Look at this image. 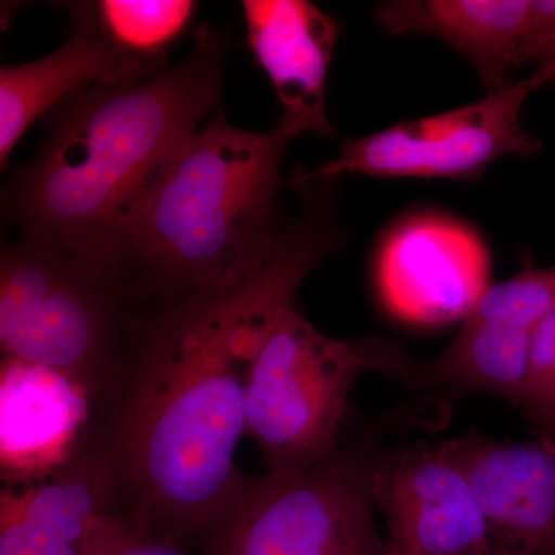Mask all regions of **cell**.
<instances>
[{"mask_svg": "<svg viewBox=\"0 0 555 555\" xmlns=\"http://www.w3.org/2000/svg\"><path fill=\"white\" fill-rule=\"evenodd\" d=\"M371 488L390 555H491L488 521L449 440L378 454Z\"/></svg>", "mask_w": 555, "mask_h": 555, "instance_id": "ba28073f", "label": "cell"}, {"mask_svg": "<svg viewBox=\"0 0 555 555\" xmlns=\"http://www.w3.org/2000/svg\"><path fill=\"white\" fill-rule=\"evenodd\" d=\"M331 244L328 229L305 218L250 276L137 317L102 454L113 489L130 496L131 520L184 535L221 516L246 478L235 455L251 361Z\"/></svg>", "mask_w": 555, "mask_h": 555, "instance_id": "6da1fadb", "label": "cell"}, {"mask_svg": "<svg viewBox=\"0 0 555 555\" xmlns=\"http://www.w3.org/2000/svg\"><path fill=\"white\" fill-rule=\"evenodd\" d=\"M69 24L72 31L64 46L49 56L0 69L2 170L31 124L68 98L96 83L130 82L150 76L109 46L79 2L69 3Z\"/></svg>", "mask_w": 555, "mask_h": 555, "instance_id": "5bb4252c", "label": "cell"}, {"mask_svg": "<svg viewBox=\"0 0 555 555\" xmlns=\"http://www.w3.org/2000/svg\"><path fill=\"white\" fill-rule=\"evenodd\" d=\"M555 360V298L545 317L540 321L532 334L531 346V378H529V398L534 396L537 389L545 382L547 372ZM525 404V406H526Z\"/></svg>", "mask_w": 555, "mask_h": 555, "instance_id": "44dd1931", "label": "cell"}, {"mask_svg": "<svg viewBox=\"0 0 555 555\" xmlns=\"http://www.w3.org/2000/svg\"><path fill=\"white\" fill-rule=\"evenodd\" d=\"M374 459L337 451L302 473L244 478L204 532L206 555H390L375 524Z\"/></svg>", "mask_w": 555, "mask_h": 555, "instance_id": "8992f818", "label": "cell"}, {"mask_svg": "<svg viewBox=\"0 0 555 555\" xmlns=\"http://www.w3.org/2000/svg\"><path fill=\"white\" fill-rule=\"evenodd\" d=\"M555 47V0H531L528 30L524 46V64H539Z\"/></svg>", "mask_w": 555, "mask_h": 555, "instance_id": "ffe728a7", "label": "cell"}, {"mask_svg": "<svg viewBox=\"0 0 555 555\" xmlns=\"http://www.w3.org/2000/svg\"><path fill=\"white\" fill-rule=\"evenodd\" d=\"M229 50L228 30L201 25L177 64L130 82L96 83L51 109L38 155L3 190V214L22 238L90 250L217 107Z\"/></svg>", "mask_w": 555, "mask_h": 555, "instance_id": "3957f363", "label": "cell"}, {"mask_svg": "<svg viewBox=\"0 0 555 555\" xmlns=\"http://www.w3.org/2000/svg\"><path fill=\"white\" fill-rule=\"evenodd\" d=\"M534 76L543 83L555 80V47L539 62V68H537Z\"/></svg>", "mask_w": 555, "mask_h": 555, "instance_id": "7402d4cb", "label": "cell"}, {"mask_svg": "<svg viewBox=\"0 0 555 555\" xmlns=\"http://www.w3.org/2000/svg\"><path fill=\"white\" fill-rule=\"evenodd\" d=\"M247 43L283 107L278 126L335 137L326 86L338 25L308 0H244Z\"/></svg>", "mask_w": 555, "mask_h": 555, "instance_id": "8fae6325", "label": "cell"}, {"mask_svg": "<svg viewBox=\"0 0 555 555\" xmlns=\"http://www.w3.org/2000/svg\"><path fill=\"white\" fill-rule=\"evenodd\" d=\"M369 371L366 339L326 337L295 305L278 317L247 378L246 436L269 473H302L335 455L350 389Z\"/></svg>", "mask_w": 555, "mask_h": 555, "instance_id": "5b68a950", "label": "cell"}, {"mask_svg": "<svg viewBox=\"0 0 555 555\" xmlns=\"http://www.w3.org/2000/svg\"><path fill=\"white\" fill-rule=\"evenodd\" d=\"M87 555H185L173 543L130 518L104 514L98 521Z\"/></svg>", "mask_w": 555, "mask_h": 555, "instance_id": "d6986e66", "label": "cell"}, {"mask_svg": "<svg viewBox=\"0 0 555 555\" xmlns=\"http://www.w3.org/2000/svg\"><path fill=\"white\" fill-rule=\"evenodd\" d=\"M542 86V80L532 75L486 94L476 104L404 120L378 133L347 141L337 158L318 169L299 171L295 181L308 185L352 173L463 179L476 177L502 156L534 155L542 144L521 127V109Z\"/></svg>", "mask_w": 555, "mask_h": 555, "instance_id": "52a82bcc", "label": "cell"}, {"mask_svg": "<svg viewBox=\"0 0 555 555\" xmlns=\"http://www.w3.org/2000/svg\"><path fill=\"white\" fill-rule=\"evenodd\" d=\"M115 495L102 455L72 460L0 494V555H87Z\"/></svg>", "mask_w": 555, "mask_h": 555, "instance_id": "4fadbf2b", "label": "cell"}, {"mask_svg": "<svg viewBox=\"0 0 555 555\" xmlns=\"http://www.w3.org/2000/svg\"><path fill=\"white\" fill-rule=\"evenodd\" d=\"M295 138L281 126L240 129L219 112L78 257L115 284L137 315L250 276L283 240L275 201Z\"/></svg>", "mask_w": 555, "mask_h": 555, "instance_id": "7a4b0ae2", "label": "cell"}, {"mask_svg": "<svg viewBox=\"0 0 555 555\" xmlns=\"http://www.w3.org/2000/svg\"><path fill=\"white\" fill-rule=\"evenodd\" d=\"M134 321L115 284L78 255L22 236L3 246V357L60 372L91 392L126 361Z\"/></svg>", "mask_w": 555, "mask_h": 555, "instance_id": "277c9868", "label": "cell"}, {"mask_svg": "<svg viewBox=\"0 0 555 555\" xmlns=\"http://www.w3.org/2000/svg\"><path fill=\"white\" fill-rule=\"evenodd\" d=\"M529 7L531 0H396L382 3L377 16L392 35L434 36L454 47L492 93L524 64Z\"/></svg>", "mask_w": 555, "mask_h": 555, "instance_id": "2e32d148", "label": "cell"}, {"mask_svg": "<svg viewBox=\"0 0 555 555\" xmlns=\"http://www.w3.org/2000/svg\"><path fill=\"white\" fill-rule=\"evenodd\" d=\"M555 298V268H526L518 275L486 291L466 318L534 332Z\"/></svg>", "mask_w": 555, "mask_h": 555, "instance_id": "ac0fdd59", "label": "cell"}, {"mask_svg": "<svg viewBox=\"0 0 555 555\" xmlns=\"http://www.w3.org/2000/svg\"><path fill=\"white\" fill-rule=\"evenodd\" d=\"M375 281L390 315L412 326H443L465 320L491 287V258L466 225L412 218L379 248Z\"/></svg>", "mask_w": 555, "mask_h": 555, "instance_id": "9c48e42d", "label": "cell"}, {"mask_svg": "<svg viewBox=\"0 0 555 555\" xmlns=\"http://www.w3.org/2000/svg\"><path fill=\"white\" fill-rule=\"evenodd\" d=\"M491 532V555H555V433L507 443L470 430L449 440Z\"/></svg>", "mask_w": 555, "mask_h": 555, "instance_id": "30bf717a", "label": "cell"}, {"mask_svg": "<svg viewBox=\"0 0 555 555\" xmlns=\"http://www.w3.org/2000/svg\"><path fill=\"white\" fill-rule=\"evenodd\" d=\"M80 9L127 61L153 75L169 67L170 50L192 25L196 3L190 0H100Z\"/></svg>", "mask_w": 555, "mask_h": 555, "instance_id": "e0dca14e", "label": "cell"}, {"mask_svg": "<svg viewBox=\"0 0 555 555\" xmlns=\"http://www.w3.org/2000/svg\"><path fill=\"white\" fill-rule=\"evenodd\" d=\"M90 390L49 367L3 357L0 369V463L27 483L72 462L89 416Z\"/></svg>", "mask_w": 555, "mask_h": 555, "instance_id": "7c38bea8", "label": "cell"}, {"mask_svg": "<svg viewBox=\"0 0 555 555\" xmlns=\"http://www.w3.org/2000/svg\"><path fill=\"white\" fill-rule=\"evenodd\" d=\"M532 334L465 318L452 345L427 361L385 339H367L366 345L374 371L408 385L449 393H494L525 408Z\"/></svg>", "mask_w": 555, "mask_h": 555, "instance_id": "9a60e30c", "label": "cell"}]
</instances>
